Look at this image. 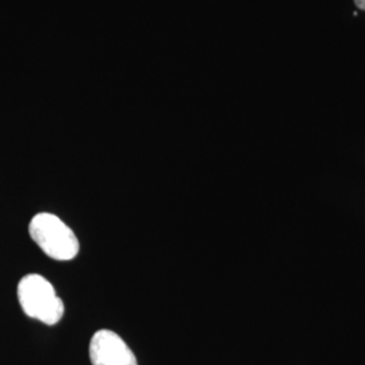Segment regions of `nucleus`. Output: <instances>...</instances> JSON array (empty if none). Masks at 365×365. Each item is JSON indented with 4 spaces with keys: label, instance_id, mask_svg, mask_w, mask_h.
Returning a JSON list of instances; mask_svg holds the SVG:
<instances>
[{
    "label": "nucleus",
    "instance_id": "obj_1",
    "mask_svg": "<svg viewBox=\"0 0 365 365\" xmlns=\"http://www.w3.org/2000/svg\"><path fill=\"white\" fill-rule=\"evenodd\" d=\"M29 233L42 252L53 260H73L78 256V237L54 214L39 212L34 215L29 225Z\"/></svg>",
    "mask_w": 365,
    "mask_h": 365
},
{
    "label": "nucleus",
    "instance_id": "obj_2",
    "mask_svg": "<svg viewBox=\"0 0 365 365\" xmlns=\"http://www.w3.org/2000/svg\"><path fill=\"white\" fill-rule=\"evenodd\" d=\"M18 299L27 317L45 325H56L64 315V303L49 280L37 274H26L18 284Z\"/></svg>",
    "mask_w": 365,
    "mask_h": 365
},
{
    "label": "nucleus",
    "instance_id": "obj_3",
    "mask_svg": "<svg viewBox=\"0 0 365 365\" xmlns=\"http://www.w3.org/2000/svg\"><path fill=\"white\" fill-rule=\"evenodd\" d=\"M92 365H138L128 344L111 330H99L90 342Z\"/></svg>",
    "mask_w": 365,
    "mask_h": 365
},
{
    "label": "nucleus",
    "instance_id": "obj_4",
    "mask_svg": "<svg viewBox=\"0 0 365 365\" xmlns=\"http://www.w3.org/2000/svg\"><path fill=\"white\" fill-rule=\"evenodd\" d=\"M354 3L360 10H365V0H354Z\"/></svg>",
    "mask_w": 365,
    "mask_h": 365
}]
</instances>
